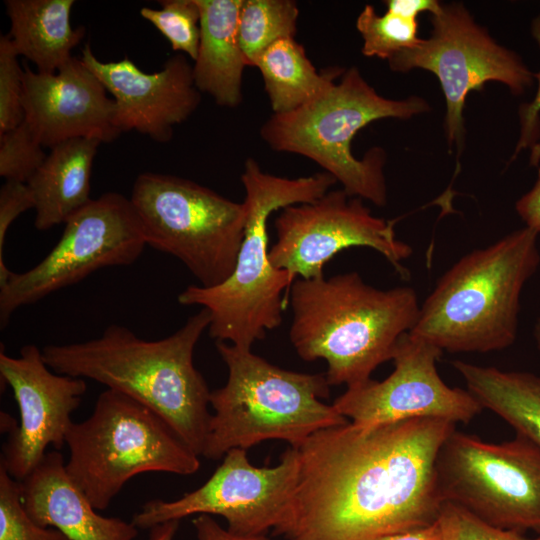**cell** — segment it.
I'll return each mask as SVG.
<instances>
[{
  "label": "cell",
  "mask_w": 540,
  "mask_h": 540,
  "mask_svg": "<svg viewBox=\"0 0 540 540\" xmlns=\"http://www.w3.org/2000/svg\"><path fill=\"white\" fill-rule=\"evenodd\" d=\"M429 110L428 103L418 96L394 100L379 95L360 71L351 67L312 101L287 113H273L260 135L272 150L309 158L340 182L348 195L381 207L387 203L385 152L374 147L358 159L351 152V142L373 121L409 119Z\"/></svg>",
  "instance_id": "obj_7"
},
{
  "label": "cell",
  "mask_w": 540,
  "mask_h": 540,
  "mask_svg": "<svg viewBox=\"0 0 540 540\" xmlns=\"http://www.w3.org/2000/svg\"><path fill=\"white\" fill-rule=\"evenodd\" d=\"M0 540H70L53 527L36 524L28 515L20 482L0 466Z\"/></svg>",
  "instance_id": "obj_28"
},
{
  "label": "cell",
  "mask_w": 540,
  "mask_h": 540,
  "mask_svg": "<svg viewBox=\"0 0 540 540\" xmlns=\"http://www.w3.org/2000/svg\"><path fill=\"white\" fill-rule=\"evenodd\" d=\"M298 16V6L292 0H243L238 37L247 66H255L276 41L294 38Z\"/></svg>",
  "instance_id": "obj_25"
},
{
  "label": "cell",
  "mask_w": 540,
  "mask_h": 540,
  "mask_svg": "<svg viewBox=\"0 0 540 540\" xmlns=\"http://www.w3.org/2000/svg\"><path fill=\"white\" fill-rule=\"evenodd\" d=\"M47 155L25 120L0 134V175L5 181L27 183Z\"/></svg>",
  "instance_id": "obj_29"
},
{
  "label": "cell",
  "mask_w": 540,
  "mask_h": 540,
  "mask_svg": "<svg viewBox=\"0 0 540 540\" xmlns=\"http://www.w3.org/2000/svg\"><path fill=\"white\" fill-rule=\"evenodd\" d=\"M532 35L540 48V15L532 22ZM538 88L533 101L519 107L520 137L511 160L528 147L532 148L530 163L537 165L540 160V71L534 75Z\"/></svg>",
  "instance_id": "obj_33"
},
{
  "label": "cell",
  "mask_w": 540,
  "mask_h": 540,
  "mask_svg": "<svg viewBox=\"0 0 540 540\" xmlns=\"http://www.w3.org/2000/svg\"><path fill=\"white\" fill-rule=\"evenodd\" d=\"M107 92L81 58L72 56L56 73L34 71L23 63L24 120L43 147L76 138L115 140L121 132Z\"/></svg>",
  "instance_id": "obj_17"
},
{
  "label": "cell",
  "mask_w": 540,
  "mask_h": 540,
  "mask_svg": "<svg viewBox=\"0 0 540 540\" xmlns=\"http://www.w3.org/2000/svg\"><path fill=\"white\" fill-rule=\"evenodd\" d=\"M180 521H169L150 529L149 540H173Z\"/></svg>",
  "instance_id": "obj_38"
},
{
  "label": "cell",
  "mask_w": 540,
  "mask_h": 540,
  "mask_svg": "<svg viewBox=\"0 0 540 540\" xmlns=\"http://www.w3.org/2000/svg\"><path fill=\"white\" fill-rule=\"evenodd\" d=\"M442 353L434 345L405 333L396 344L394 370L387 378H370L349 387L332 405L361 426L413 418L468 424L483 407L468 390L450 387L442 380L436 367Z\"/></svg>",
  "instance_id": "obj_16"
},
{
  "label": "cell",
  "mask_w": 540,
  "mask_h": 540,
  "mask_svg": "<svg viewBox=\"0 0 540 540\" xmlns=\"http://www.w3.org/2000/svg\"><path fill=\"white\" fill-rule=\"evenodd\" d=\"M432 32L418 46L389 62L393 71L428 70L438 78L446 101L445 131L449 147L462 149L465 135L463 110L472 90L498 81L513 94H522L533 83V74L513 51L499 45L480 27L462 4H444L431 15Z\"/></svg>",
  "instance_id": "obj_12"
},
{
  "label": "cell",
  "mask_w": 540,
  "mask_h": 540,
  "mask_svg": "<svg viewBox=\"0 0 540 540\" xmlns=\"http://www.w3.org/2000/svg\"><path fill=\"white\" fill-rule=\"evenodd\" d=\"M66 472L96 510L106 509L138 474L191 475L199 456L156 412L118 391L106 389L91 415L71 424Z\"/></svg>",
  "instance_id": "obj_8"
},
{
  "label": "cell",
  "mask_w": 540,
  "mask_h": 540,
  "mask_svg": "<svg viewBox=\"0 0 540 540\" xmlns=\"http://www.w3.org/2000/svg\"><path fill=\"white\" fill-rule=\"evenodd\" d=\"M53 249L33 268L12 272L0 286V325L7 326L20 307L110 266L134 263L147 245L130 198L107 192L91 199L64 223Z\"/></svg>",
  "instance_id": "obj_11"
},
{
  "label": "cell",
  "mask_w": 540,
  "mask_h": 540,
  "mask_svg": "<svg viewBox=\"0 0 540 540\" xmlns=\"http://www.w3.org/2000/svg\"><path fill=\"white\" fill-rule=\"evenodd\" d=\"M8 35L0 37V134L23 122V67Z\"/></svg>",
  "instance_id": "obj_30"
},
{
  "label": "cell",
  "mask_w": 540,
  "mask_h": 540,
  "mask_svg": "<svg viewBox=\"0 0 540 540\" xmlns=\"http://www.w3.org/2000/svg\"><path fill=\"white\" fill-rule=\"evenodd\" d=\"M33 195L27 183L5 181L0 189V286L12 274L4 261V246L7 231L15 219L25 211L34 209Z\"/></svg>",
  "instance_id": "obj_32"
},
{
  "label": "cell",
  "mask_w": 540,
  "mask_h": 540,
  "mask_svg": "<svg viewBox=\"0 0 540 540\" xmlns=\"http://www.w3.org/2000/svg\"><path fill=\"white\" fill-rule=\"evenodd\" d=\"M395 220L374 216L363 199L343 189L329 190L311 203L281 209L274 221L276 242L269 249L272 266L296 278L324 275V266L342 250L368 247L381 255L404 278L402 262L412 248L396 236Z\"/></svg>",
  "instance_id": "obj_14"
},
{
  "label": "cell",
  "mask_w": 540,
  "mask_h": 540,
  "mask_svg": "<svg viewBox=\"0 0 540 540\" xmlns=\"http://www.w3.org/2000/svg\"><path fill=\"white\" fill-rule=\"evenodd\" d=\"M455 425L413 418L317 431L294 447L298 483L273 533L287 540H378L431 524L443 504L436 459Z\"/></svg>",
  "instance_id": "obj_1"
},
{
  "label": "cell",
  "mask_w": 540,
  "mask_h": 540,
  "mask_svg": "<svg viewBox=\"0 0 540 540\" xmlns=\"http://www.w3.org/2000/svg\"><path fill=\"white\" fill-rule=\"evenodd\" d=\"M196 540H271L265 535H242L222 527L211 515L200 514L192 520Z\"/></svg>",
  "instance_id": "obj_34"
},
{
  "label": "cell",
  "mask_w": 540,
  "mask_h": 540,
  "mask_svg": "<svg viewBox=\"0 0 540 540\" xmlns=\"http://www.w3.org/2000/svg\"><path fill=\"white\" fill-rule=\"evenodd\" d=\"M289 292V338L298 356L325 360L329 385L347 388L369 380L379 365L392 360L398 340L420 312L412 287L378 289L355 271L296 278Z\"/></svg>",
  "instance_id": "obj_3"
},
{
  "label": "cell",
  "mask_w": 540,
  "mask_h": 540,
  "mask_svg": "<svg viewBox=\"0 0 540 540\" xmlns=\"http://www.w3.org/2000/svg\"><path fill=\"white\" fill-rule=\"evenodd\" d=\"M262 75L273 113L293 111L320 96L345 71L339 67L318 72L305 50L294 38L269 46L255 66Z\"/></svg>",
  "instance_id": "obj_24"
},
{
  "label": "cell",
  "mask_w": 540,
  "mask_h": 540,
  "mask_svg": "<svg viewBox=\"0 0 540 540\" xmlns=\"http://www.w3.org/2000/svg\"><path fill=\"white\" fill-rule=\"evenodd\" d=\"M452 365L483 408L540 447V376L461 360Z\"/></svg>",
  "instance_id": "obj_23"
},
{
  "label": "cell",
  "mask_w": 540,
  "mask_h": 540,
  "mask_svg": "<svg viewBox=\"0 0 540 540\" xmlns=\"http://www.w3.org/2000/svg\"><path fill=\"white\" fill-rule=\"evenodd\" d=\"M0 375L19 409L17 423L1 413V430L7 432L0 466L15 480L23 481L42 461L47 447L66 444L72 413L87 390L83 378L54 372L44 361L42 349L28 344L17 357L0 352Z\"/></svg>",
  "instance_id": "obj_15"
},
{
  "label": "cell",
  "mask_w": 540,
  "mask_h": 540,
  "mask_svg": "<svg viewBox=\"0 0 540 540\" xmlns=\"http://www.w3.org/2000/svg\"><path fill=\"white\" fill-rule=\"evenodd\" d=\"M20 485L30 518L40 526L60 530L70 540H135L138 535L132 522L97 512L70 479L58 450L47 452Z\"/></svg>",
  "instance_id": "obj_19"
},
{
  "label": "cell",
  "mask_w": 540,
  "mask_h": 540,
  "mask_svg": "<svg viewBox=\"0 0 540 540\" xmlns=\"http://www.w3.org/2000/svg\"><path fill=\"white\" fill-rule=\"evenodd\" d=\"M161 8L143 7L140 15L156 27L174 51L195 61L200 43V11L196 0L159 1Z\"/></svg>",
  "instance_id": "obj_27"
},
{
  "label": "cell",
  "mask_w": 540,
  "mask_h": 540,
  "mask_svg": "<svg viewBox=\"0 0 540 540\" xmlns=\"http://www.w3.org/2000/svg\"><path fill=\"white\" fill-rule=\"evenodd\" d=\"M533 336L535 339L537 349L540 353V317L535 322L534 329H533Z\"/></svg>",
  "instance_id": "obj_39"
},
{
  "label": "cell",
  "mask_w": 540,
  "mask_h": 540,
  "mask_svg": "<svg viewBox=\"0 0 540 540\" xmlns=\"http://www.w3.org/2000/svg\"><path fill=\"white\" fill-rule=\"evenodd\" d=\"M438 518L447 540H540V534L530 538L520 531L490 525L450 502L442 504Z\"/></svg>",
  "instance_id": "obj_31"
},
{
  "label": "cell",
  "mask_w": 540,
  "mask_h": 540,
  "mask_svg": "<svg viewBox=\"0 0 540 540\" xmlns=\"http://www.w3.org/2000/svg\"><path fill=\"white\" fill-rule=\"evenodd\" d=\"M356 28L363 39L362 54L390 60L395 55L415 48L418 37L417 19L386 11L378 15L372 5H366L356 20Z\"/></svg>",
  "instance_id": "obj_26"
},
{
  "label": "cell",
  "mask_w": 540,
  "mask_h": 540,
  "mask_svg": "<svg viewBox=\"0 0 540 540\" xmlns=\"http://www.w3.org/2000/svg\"><path fill=\"white\" fill-rule=\"evenodd\" d=\"M73 0H6L9 38L38 72L56 73L81 42L84 27L71 25Z\"/></svg>",
  "instance_id": "obj_22"
},
{
  "label": "cell",
  "mask_w": 540,
  "mask_h": 540,
  "mask_svg": "<svg viewBox=\"0 0 540 540\" xmlns=\"http://www.w3.org/2000/svg\"><path fill=\"white\" fill-rule=\"evenodd\" d=\"M299 452L289 447L274 467L253 466L245 449L233 448L211 477L173 501L154 499L134 514L138 529H152L191 515H218L227 529L242 535H264L284 519L298 483Z\"/></svg>",
  "instance_id": "obj_13"
},
{
  "label": "cell",
  "mask_w": 540,
  "mask_h": 540,
  "mask_svg": "<svg viewBox=\"0 0 540 540\" xmlns=\"http://www.w3.org/2000/svg\"><path fill=\"white\" fill-rule=\"evenodd\" d=\"M537 239L525 226L465 254L437 281L408 333L450 353L513 345L523 287L540 265Z\"/></svg>",
  "instance_id": "obj_5"
},
{
  "label": "cell",
  "mask_w": 540,
  "mask_h": 540,
  "mask_svg": "<svg viewBox=\"0 0 540 540\" xmlns=\"http://www.w3.org/2000/svg\"><path fill=\"white\" fill-rule=\"evenodd\" d=\"M81 60L113 96L121 133L134 130L157 142H167L174 126L186 121L201 102L193 66L181 53L170 57L154 73L143 72L127 57L103 62L88 43Z\"/></svg>",
  "instance_id": "obj_18"
},
{
  "label": "cell",
  "mask_w": 540,
  "mask_h": 540,
  "mask_svg": "<svg viewBox=\"0 0 540 540\" xmlns=\"http://www.w3.org/2000/svg\"><path fill=\"white\" fill-rule=\"evenodd\" d=\"M385 5L387 11L417 19L422 12H428L431 15L438 14L443 4L436 0H388L385 1Z\"/></svg>",
  "instance_id": "obj_36"
},
{
  "label": "cell",
  "mask_w": 540,
  "mask_h": 540,
  "mask_svg": "<svg viewBox=\"0 0 540 540\" xmlns=\"http://www.w3.org/2000/svg\"><path fill=\"white\" fill-rule=\"evenodd\" d=\"M378 540H447L443 525L439 518L429 525L395 533Z\"/></svg>",
  "instance_id": "obj_37"
},
{
  "label": "cell",
  "mask_w": 540,
  "mask_h": 540,
  "mask_svg": "<svg viewBox=\"0 0 540 540\" xmlns=\"http://www.w3.org/2000/svg\"><path fill=\"white\" fill-rule=\"evenodd\" d=\"M201 308L168 337L145 340L112 324L98 338L50 344L43 359L56 373L91 379L160 415L198 456L209 433L211 391L193 363L194 349L209 327Z\"/></svg>",
  "instance_id": "obj_2"
},
{
  "label": "cell",
  "mask_w": 540,
  "mask_h": 540,
  "mask_svg": "<svg viewBox=\"0 0 540 540\" xmlns=\"http://www.w3.org/2000/svg\"><path fill=\"white\" fill-rule=\"evenodd\" d=\"M216 349L228 377L211 391L214 414L202 456L217 460L266 440L297 447L319 430L348 422L321 401L330 393L325 374L285 370L227 342H216Z\"/></svg>",
  "instance_id": "obj_6"
},
{
  "label": "cell",
  "mask_w": 540,
  "mask_h": 540,
  "mask_svg": "<svg viewBox=\"0 0 540 540\" xmlns=\"http://www.w3.org/2000/svg\"><path fill=\"white\" fill-rule=\"evenodd\" d=\"M435 471L443 503L498 528L540 534V447L524 435L490 443L455 429Z\"/></svg>",
  "instance_id": "obj_10"
},
{
  "label": "cell",
  "mask_w": 540,
  "mask_h": 540,
  "mask_svg": "<svg viewBox=\"0 0 540 540\" xmlns=\"http://www.w3.org/2000/svg\"><path fill=\"white\" fill-rule=\"evenodd\" d=\"M101 142L76 138L51 148L27 181L35 203L34 226L45 231L65 223L92 198L91 173Z\"/></svg>",
  "instance_id": "obj_21"
},
{
  "label": "cell",
  "mask_w": 540,
  "mask_h": 540,
  "mask_svg": "<svg viewBox=\"0 0 540 540\" xmlns=\"http://www.w3.org/2000/svg\"><path fill=\"white\" fill-rule=\"evenodd\" d=\"M516 211L526 227L540 233V170L532 189L516 202Z\"/></svg>",
  "instance_id": "obj_35"
},
{
  "label": "cell",
  "mask_w": 540,
  "mask_h": 540,
  "mask_svg": "<svg viewBox=\"0 0 540 540\" xmlns=\"http://www.w3.org/2000/svg\"><path fill=\"white\" fill-rule=\"evenodd\" d=\"M241 182L246 220L233 272L214 287L189 285L178 295V302L209 311L208 331L216 342L251 349L256 341L265 338L267 330L281 325L283 293L296 279L270 263L267 233L270 215L288 206L316 201L337 181L327 172L293 179L275 176L248 158Z\"/></svg>",
  "instance_id": "obj_4"
},
{
  "label": "cell",
  "mask_w": 540,
  "mask_h": 540,
  "mask_svg": "<svg viewBox=\"0 0 540 540\" xmlns=\"http://www.w3.org/2000/svg\"><path fill=\"white\" fill-rule=\"evenodd\" d=\"M242 1L196 0L201 33L194 83L201 93L228 108L242 102V76L247 66L238 37Z\"/></svg>",
  "instance_id": "obj_20"
},
{
  "label": "cell",
  "mask_w": 540,
  "mask_h": 540,
  "mask_svg": "<svg viewBox=\"0 0 540 540\" xmlns=\"http://www.w3.org/2000/svg\"><path fill=\"white\" fill-rule=\"evenodd\" d=\"M130 201L146 244L179 259L202 287L233 272L244 238L246 208L189 179L144 172Z\"/></svg>",
  "instance_id": "obj_9"
}]
</instances>
